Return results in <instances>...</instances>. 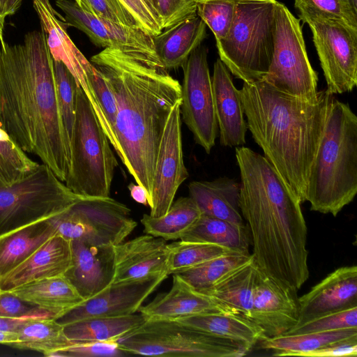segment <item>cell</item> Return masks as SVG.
<instances>
[{
  "mask_svg": "<svg viewBox=\"0 0 357 357\" xmlns=\"http://www.w3.org/2000/svg\"><path fill=\"white\" fill-rule=\"evenodd\" d=\"M90 62L114 94L121 161L146 190L149 203L159 145L172 109L181 102V85L155 50L106 47Z\"/></svg>",
  "mask_w": 357,
  "mask_h": 357,
  "instance_id": "cell-1",
  "label": "cell"
},
{
  "mask_svg": "<svg viewBox=\"0 0 357 357\" xmlns=\"http://www.w3.org/2000/svg\"><path fill=\"white\" fill-rule=\"evenodd\" d=\"M0 127L24 152L65 183L70 150L63 129L53 59L41 29L0 50Z\"/></svg>",
  "mask_w": 357,
  "mask_h": 357,
  "instance_id": "cell-2",
  "label": "cell"
},
{
  "mask_svg": "<svg viewBox=\"0 0 357 357\" xmlns=\"http://www.w3.org/2000/svg\"><path fill=\"white\" fill-rule=\"evenodd\" d=\"M235 156L241 176L239 208L255 262L264 273L296 292L310 275L302 203L264 155L237 146Z\"/></svg>",
  "mask_w": 357,
  "mask_h": 357,
  "instance_id": "cell-3",
  "label": "cell"
},
{
  "mask_svg": "<svg viewBox=\"0 0 357 357\" xmlns=\"http://www.w3.org/2000/svg\"><path fill=\"white\" fill-rule=\"evenodd\" d=\"M248 129L264 156L301 203L305 201L312 164L333 95L319 91L312 100L288 95L263 79L243 82L239 90Z\"/></svg>",
  "mask_w": 357,
  "mask_h": 357,
  "instance_id": "cell-4",
  "label": "cell"
},
{
  "mask_svg": "<svg viewBox=\"0 0 357 357\" xmlns=\"http://www.w3.org/2000/svg\"><path fill=\"white\" fill-rule=\"evenodd\" d=\"M357 193V117L333 96L312 164L305 201L310 210L335 217Z\"/></svg>",
  "mask_w": 357,
  "mask_h": 357,
  "instance_id": "cell-5",
  "label": "cell"
},
{
  "mask_svg": "<svg viewBox=\"0 0 357 357\" xmlns=\"http://www.w3.org/2000/svg\"><path fill=\"white\" fill-rule=\"evenodd\" d=\"M235 14L227 36L216 41L220 59L243 82L262 79L274 50L276 0H234Z\"/></svg>",
  "mask_w": 357,
  "mask_h": 357,
  "instance_id": "cell-6",
  "label": "cell"
},
{
  "mask_svg": "<svg viewBox=\"0 0 357 357\" xmlns=\"http://www.w3.org/2000/svg\"><path fill=\"white\" fill-rule=\"evenodd\" d=\"M110 142L79 85L70 139V166L65 184L87 197H108L118 162Z\"/></svg>",
  "mask_w": 357,
  "mask_h": 357,
  "instance_id": "cell-7",
  "label": "cell"
},
{
  "mask_svg": "<svg viewBox=\"0 0 357 357\" xmlns=\"http://www.w3.org/2000/svg\"><path fill=\"white\" fill-rule=\"evenodd\" d=\"M116 342L129 355L151 356L242 357L252 349L243 343L166 319H147Z\"/></svg>",
  "mask_w": 357,
  "mask_h": 357,
  "instance_id": "cell-8",
  "label": "cell"
},
{
  "mask_svg": "<svg viewBox=\"0 0 357 357\" xmlns=\"http://www.w3.org/2000/svg\"><path fill=\"white\" fill-rule=\"evenodd\" d=\"M81 196L70 190L45 164L13 184L0 187V234L50 218Z\"/></svg>",
  "mask_w": 357,
  "mask_h": 357,
  "instance_id": "cell-9",
  "label": "cell"
},
{
  "mask_svg": "<svg viewBox=\"0 0 357 357\" xmlns=\"http://www.w3.org/2000/svg\"><path fill=\"white\" fill-rule=\"evenodd\" d=\"M275 21L273 57L262 79L288 95L308 100L315 98L319 93L318 77L307 56L301 20L284 4L276 1Z\"/></svg>",
  "mask_w": 357,
  "mask_h": 357,
  "instance_id": "cell-10",
  "label": "cell"
},
{
  "mask_svg": "<svg viewBox=\"0 0 357 357\" xmlns=\"http://www.w3.org/2000/svg\"><path fill=\"white\" fill-rule=\"evenodd\" d=\"M55 234L69 241L116 245L137 223L125 204L108 197L81 196L73 204L50 218Z\"/></svg>",
  "mask_w": 357,
  "mask_h": 357,
  "instance_id": "cell-11",
  "label": "cell"
},
{
  "mask_svg": "<svg viewBox=\"0 0 357 357\" xmlns=\"http://www.w3.org/2000/svg\"><path fill=\"white\" fill-rule=\"evenodd\" d=\"M320 65L331 94L351 92L357 84V29L342 22L309 18Z\"/></svg>",
  "mask_w": 357,
  "mask_h": 357,
  "instance_id": "cell-12",
  "label": "cell"
},
{
  "mask_svg": "<svg viewBox=\"0 0 357 357\" xmlns=\"http://www.w3.org/2000/svg\"><path fill=\"white\" fill-rule=\"evenodd\" d=\"M208 50L199 45L182 64L181 115L197 144L210 153L218 135Z\"/></svg>",
  "mask_w": 357,
  "mask_h": 357,
  "instance_id": "cell-13",
  "label": "cell"
},
{
  "mask_svg": "<svg viewBox=\"0 0 357 357\" xmlns=\"http://www.w3.org/2000/svg\"><path fill=\"white\" fill-rule=\"evenodd\" d=\"M181 103L172 109L159 145L148 203L152 217L168 211L179 186L189 176L183 161Z\"/></svg>",
  "mask_w": 357,
  "mask_h": 357,
  "instance_id": "cell-14",
  "label": "cell"
},
{
  "mask_svg": "<svg viewBox=\"0 0 357 357\" xmlns=\"http://www.w3.org/2000/svg\"><path fill=\"white\" fill-rule=\"evenodd\" d=\"M168 275L112 282L96 296L84 300L56 321L62 326L92 317L126 316L135 313Z\"/></svg>",
  "mask_w": 357,
  "mask_h": 357,
  "instance_id": "cell-15",
  "label": "cell"
},
{
  "mask_svg": "<svg viewBox=\"0 0 357 357\" xmlns=\"http://www.w3.org/2000/svg\"><path fill=\"white\" fill-rule=\"evenodd\" d=\"M296 294L258 268L250 319L268 337L284 335L298 321Z\"/></svg>",
  "mask_w": 357,
  "mask_h": 357,
  "instance_id": "cell-16",
  "label": "cell"
},
{
  "mask_svg": "<svg viewBox=\"0 0 357 357\" xmlns=\"http://www.w3.org/2000/svg\"><path fill=\"white\" fill-rule=\"evenodd\" d=\"M56 5L64 13L68 26L84 32L98 47L154 50L153 36L139 28L96 16L82 9L74 1L56 0Z\"/></svg>",
  "mask_w": 357,
  "mask_h": 357,
  "instance_id": "cell-17",
  "label": "cell"
},
{
  "mask_svg": "<svg viewBox=\"0 0 357 357\" xmlns=\"http://www.w3.org/2000/svg\"><path fill=\"white\" fill-rule=\"evenodd\" d=\"M71 266L65 276L84 300L110 285L115 275L114 245L70 241Z\"/></svg>",
  "mask_w": 357,
  "mask_h": 357,
  "instance_id": "cell-18",
  "label": "cell"
},
{
  "mask_svg": "<svg viewBox=\"0 0 357 357\" xmlns=\"http://www.w3.org/2000/svg\"><path fill=\"white\" fill-rule=\"evenodd\" d=\"M298 303L297 324L357 306V266H347L335 269L298 298Z\"/></svg>",
  "mask_w": 357,
  "mask_h": 357,
  "instance_id": "cell-19",
  "label": "cell"
},
{
  "mask_svg": "<svg viewBox=\"0 0 357 357\" xmlns=\"http://www.w3.org/2000/svg\"><path fill=\"white\" fill-rule=\"evenodd\" d=\"M114 282L170 274L169 248L162 238L146 234L114 245Z\"/></svg>",
  "mask_w": 357,
  "mask_h": 357,
  "instance_id": "cell-20",
  "label": "cell"
},
{
  "mask_svg": "<svg viewBox=\"0 0 357 357\" xmlns=\"http://www.w3.org/2000/svg\"><path fill=\"white\" fill-rule=\"evenodd\" d=\"M211 82L220 143L225 147L243 146L248 126L239 90L220 58L214 63Z\"/></svg>",
  "mask_w": 357,
  "mask_h": 357,
  "instance_id": "cell-21",
  "label": "cell"
},
{
  "mask_svg": "<svg viewBox=\"0 0 357 357\" xmlns=\"http://www.w3.org/2000/svg\"><path fill=\"white\" fill-rule=\"evenodd\" d=\"M70 241L54 234L11 271L0 278V292L55 276L63 275L71 266Z\"/></svg>",
  "mask_w": 357,
  "mask_h": 357,
  "instance_id": "cell-22",
  "label": "cell"
},
{
  "mask_svg": "<svg viewBox=\"0 0 357 357\" xmlns=\"http://www.w3.org/2000/svg\"><path fill=\"white\" fill-rule=\"evenodd\" d=\"M172 275L169 291L158 294L151 302L139 309L147 319L176 320L211 312L238 314L227 305L194 290L176 274Z\"/></svg>",
  "mask_w": 357,
  "mask_h": 357,
  "instance_id": "cell-23",
  "label": "cell"
},
{
  "mask_svg": "<svg viewBox=\"0 0 357 357\" xmlns=\"http://www.w3.org/2000/svg\"><path fill=\"white\" fill-rule=\"evenodd\" d=\"M33 5L52 59L62 62L76 82L86 77L93 65L74 44L67 32L68 24L58 17L50 0H33Z\"/></svg>",
  "mask_w": 357,
  "mask_h": 357,
  "instance_id": "cell-24",
  "label": "cell"
},
{
  "mask_svg": "<svg viewBox=\"0 0 357 357\" xmlns=\"http://www.w3.org/2000/svg\"><path fill=\"white\" fill-rule=\"evenodd\" d=\"M8 291L56 320L84 301L65 275L33 281Z\"/></svg>",
  "mask_w": 357,
  "mask_h": 357,
  "instance_id": "cell-25",
  "label": "cell"
},
{
  "mask_svg": "<svg viewBox=\"0 0 357 357\" xmlns=\"http://www.w3.org/2000/svg\"><path fill=\"white\" fill-rule=\"evenodd\" d=\"M190 197L202 214L244 224L239 208L240 184L228 177L213 181H192L188 185Z\"/></svg>",
  "mask_w": 357,
  "mask_h": 357,
  "instance_id": "cell-26",
  "label": "cell"
},
{
  "mask_svg": "<svg viewBox=\"0 0 357 357\" xmlns=\"http://www.w3.org/2000/svg\"><path fill=\"white\" fill-rule=\"evenodd\" d=\"M206 36V25L197 14L153 36L155 52L167 70L181 67Z\"/></svg>",
  "mask_w": 357,
  "mask_h": 357,
  "instance_id": "cell-27",
  "label": "cell"
},
{
  "mask_svg": "<svg viewBox=\"0 0 357 357\" xmlns=\"http://www.w3.org/2000/svg\"><path fill=\"white\" fill-rule=\"evenodd\" d=\"M54 234L50 218L1 234L0 278L20 264Z\"/></svg>",
  "mask_w": 357,
  "mask_h": 357,
  "instance_id": "cell-28",
  "label": "cell"
},
{
  "mask_svg": "<svg viewBox=\"0 0 357 357\" xmlns=\"http://www.w3.org/2000/svg\"><path fill=\"white\" fill-rule=\"evenodd\" d=\"M175 321L214 336L243 343L251 349L266 337L263 330L253 321L236 314L205 313Z\"/></svg>",
  "mask_w": 357,
  "mask_h": 357,
  "instance_id": "cell-29",
  "label": "cell"
},
{
  "mask_svg": "<svg viewBox=\"0 0 357 357\" xmlns=\"http://www.w3.org/2000/svg\"><path fill=\"white\" fill-rule=\"evenodd\" d=\"M257 271L258 267L252 257L200 293L212 297L237 314L250 319Z\"/></svg>",
  "mask_w": 357,
  "mask_h": 357,
  "instance_id": "cell-30",
  "label": "cell"
},
{
  "mask_svg": "<svg viewBox=\"0 0 357 357\" xmlns=\"http://www.w3.org/2000/svg\"><path fill=\"white\" fill-rule=\"evenodd\" d=\"M147 320L139 312L120 317H92L66 326L64 333L72 344L117 341Z\"/></svg>",
  "mask_w": 357,
  "mask_h": 357,
  "instance_id": "cell-31",
  "label": "cell"
},
{
  "mask_svg": "<svg viewBox=\"0 0 357 357\" xmlns=\"http://www.w3.org/2000/svg\"><path fill=\"white\" fill-rule=\"evenodd\" d=\"M181 241L217 244L233 251L250 254L248 227L202 214L196 223L180 238Z\"/></svg>",
  "mask_w": 357,
  "mask_h": 357,
  "instance_id": "cell-32",
  "label": "cell"
},
{
  "mask_svg": "<svg viewBox=\"0 0 357 357\" xmlns=\"http://www.w3.org/2000/svg\"><path fill=\"white\" fill-rule=\"evenodd\" d=\"M202 215L201 210L190 197H181L172 203L164 215L155 218L144 214L141 223L146 234L165 241L177 240L196 223Z\"/></svg>",
  "mask_w": 357,
  "mask_h": 357,
  "instance_id": "cell-33",
  "label": "cell"
},
{
  "mask_svg": "<svg viewBox=\"0 0 357 357\" xmlns=\"http://www.w3.org/2000/svg\"><path fill=\"white\" fill-rule=\"evenodd\" d=\"M17 341L10 346L30 349L50 356L72 343L64 333V327L52 318L32 319L24 323L16 331Z\"/></svg>",
  "mask_w": 357,
  "mask_h": 357,
  "instance_id": "cell-34",
  "label": "cell"
},
{
  "mask_svg": "<svg viewBox=\"0 0 357 357\" xmlns=\"http://www.w3.org/2000/svg\"><path fill=\"white\" fill-rule=\"evenodd\" d=\"M357 337V328H347L325 332L301 334H284L265 337L261 340V348L273 350V356H302L332 342Z\"/></svg>",
  "mask_w": 357,
  "mask_h": 357,
  "instance_id": "cell-35",
  "label": "cell"
},
{
  "mask_svg": "<svg viewBox=\"0 0 357 357\" xmlns=\"http://www.w3.org/2000/svg\"><path fill=\"white\" fill-rule=\"evenodd\" d=\"M252 257V253L223 255L172 274L178 275L194 290L202 292L210 288L226 273Z\"/></svg>",
  "mask_w": 357,
  "mask_h": 357,
  "instance_id": "cell-36",
  "label": "cell"
},
{
  "mask_svg": "<svg viewBox=\"0 0 357 357\" xmlns=\"http://www.w3.org/2000/svg\"><path fill=\"white\" fill-rule=\"evenodd\" d=\"M168 248L170 274L223 255L239 253L217 244L181 240L168 244Z\"/></svg>",
  "mask_w": 357,
  "mask_h": 357,
  "instance_id": "cell-37",
  "label": "cell"
},
{
  "mask_svg": "<svg viewBox=\"0 0 357 357\" xmlns=\"http://www.w3.org/2000/svg\"><path fill=\"white\" fill-rule=\"evenodd\" d=\"M38 163L31 159L0 127V187L21 180Z\"/></svg>",
  "mask_w": 357,
  "mask_h": 357,
  "instance_id": "cell-38",
  "label": "cell"
},
{
  "mask_svg": "<svg viewBox=\"0 0 357 357\" xmlns=\"http://www.w3.org/2000/svg\"><path fill=\"white\" fill-rule=\"evenodd\" d=\"M53 65L61 116L70 150V139L75 117L77 83L62 62L53 59Z\"/></svg>",
  "mask_w": 357,
  "mask_h": 357,
  "instance_id": "cell-39",
  "label": "cell"
},
{
  "mask_svg": "<svg viewBox=\"0 0 357 357\" xmlns=\"http://www.w3.org/2000/svg\"><path fill=\"white\" fill-rule=\"evenodd\" d=\"M234 0H198L197 15L213 33L215 40L229 32L235 14Z\"/></svg>",
  "mask_w": 357,
  "mask_h": 357,
  "instance_id": "cell-40",
  "label": "cell"
},
{
  "mask_svg": "<svg viewBox=\"0 0 357 357\" xmlns=\"http://www.w3.org/2000/svg\"><path fill=\"white\" fill-rule=\"evenodd\" d=\"M357 328V306L328 313L291 328L285 334H301Z\"/></svg>",
  "mask_w": 357,
  "mask_h": 357,
  "instance_id": "cell-41",
  "label": "cell"
},
{
  "mask_svg": "<svg viewBox=\"0 0 357 357\" xmlns=\"http://www.w3.org/2000/svg\"><path fill=\"white\" fill-rule=\"evenodd\" d=\"M294 6L303 22L309 18H320L349 25L339 0H294Z\"/></svg>",
  "mask_w": 357,
  "mask_h": 357,
  "instance_id": "cell-42",
  "label": "cell"
},
{
  "mask_svg": "<svg viewBox=\"0 0 357 357\" xmlns=\"http://www.w3.org/2000/svg\"><path fill=\"white\" fill-rule=\"evenodd\" d=\"M79 6L96 16L124 26L139 28L133 17L119 0H80Z\"/></svg>",
  "mask_w": 357,
  "mask_h": 357,
  "instance_id": "cell-43",
  "label": "cell"
},
{
  "mask_svg": "<svg viewBox=\"0 0 357 357\" xmlns=\"http://www.w3.org/2000/svg\"><path fill=\"white\" fill-rule=\"evenodd\" d=\"M198 0H153L162 29H168L197 14Z\"/></svg>",
  "mask_w": 357,
  "mask_h": 357,
  "instance_id": "cell-44",
  "label": "cell"
},
{
  "mask_svg": "<svg viewBox=\"0 0 357 357\" xmlns=\"http://www.w3.org/2000/svg\"><path fill=\"white\" fill-rule=\"evenodd\" d=\"M93 92L111 129L114 132L117 108L116 100L101 73L93 68L87 74ZM116 135V134H115Z\"/></svg>",
  "mask_w": 357,
  "mask_h": 357,
  "instance_id": "cell-45",
  "label": "cell"
},
{
  "mask_svg": "<svg viewBox=\"0 0 357 357\" xmlns=\"http://www.w3.org/2000/svg\"><path fill=\"white\" fill-rule=\"evenodd\" d=\"M129 354L119 347L116 341H110L71 344L61 351L52 354L50 356L93 357L123 356Z\"/></svg>",
  "mask_w": 357,
  "mask_h": 357,
  "instance_id": "cell-46",
  "label": "cell"
},
{
  "mask_svg": "<svg viewBox=\"0 0 357 357\" xmlns=\"http://www.w3.org/2000/svg\"><path fill=\"white\" fill-rule=\"evenodd\" d=\"M133 17L139 27L151 36L163 30L158 17L151 11L142 0H119Z\"/></svg>",
  "mask_w": 357,
  "mask_h": 357,
  "instance_id": "cell-47",
  "label": "cell"
},
{
  "mask_svg": "<svg viewBox=\"0 0 357 357\" xmlns=\"http://www.w3.org/2000/svg\"><path fill=\"white\" fill-rule=\"evenodd\" d=\"M42 311L9 291L0 292V317L17 318Z\"/></svg>",
  "mask_w": 357,
  "mask_h": 357,
  "instance_id": "cell-48",
  "label": "cell"
},
{
  "mask_svg": "<svg viewBox=\"0 0 357 357\" xmlns=\"http://www.w3.org/2000/svg\"><path fill=\"white\" fill-rule=\"evenodd\" d=\"M357 356V337L332 342L303 354L304 357H340Z\"/></svg>",
  "mask_w": 357,
  "mask_h": 357,
  "instance_id": "cell-49",
  "label": "cell"
},
{
  "mask_svg": "<svg viewBox=\"0 0 357 357\" xmlns=\"http://www.w3.org/2000/svg\"><path fill=\"white\" fill-rule=\"evenodd\" d=\"M39 318L54 319L50 314L45 311L17 318L0 317V331L15 332L26 321Z\"/></svg>",
  "mask_w": 357,
  "mask_h": 357,
  "instance_id": "cell-50",
  "label": "cell"
},
{
  "mask_svg": "<svg viewBox=\"0 0 357 357\" xmlns=\"http://www.w3.org/2000/svg\"><path fill=\"white\" fill-rule=\"evenodd\" d=\"M23 0H0V42L3 47L6 42L3 38V28L6 18L17 12Z\"/></svg>",
  "mask_w": 357,
  "mask_h": 357,
  "instance_id": "cell-51",
  "label": "cell"
},
{
  "mask_svg": "<svg viewBox=\"0 0 357 357\" xmlns=\"http://www.w3.org/2000/svg\"><path fill=\"white\" fill-rule=\"evenodd\" d=\"M350 26L357 29V0H339Z\"/></svg>",
  "mask_w": 357,
  "mask_h": 357,
  "instance_id": "cell-52",
  "label": "cell"
},
{
  "mask_svg": "<svg viewBox=\"0 0 357 357\" xmlns=\"http://www.w3.org/2000/svg\"><path fill=\"white\" fill-rule=\"evenodd\" d=\"M128 188L130 196L135 202L145 206L148 205V194L144 187L137 183H130Z\"/></svg>",
  "mask_w": 357,
  "mask_h": 357,
  "instance_id": "cell-53",
  "label": "cell"
},
{
  "mask_svg": "<svg viewBox=\"0 0 357 357\" xmlns=\"http://www.w3.org/2000/svg\"><path fill=\"white\" fill-rule=\"evenodd\" d=\"M17 335L16 331H0V344L10 346L17 341Z\"/></svg>",
  "mask_w": 357,
  "mask_h": 357,
  "instance_id": "cell-54",
  "label": "cell"
},
{
  "mask_svg": "<svg viewBox=\"0 0 357 357\" xmlns=\"http://www.w3.org/2000/svg\"><path fill=\"white\" fill-rule=\"evenodd\" d=\"M142 1L148 6V8L151 10V11L158 17V19L160 20V22L161 23L160 19L156 10H155V8L153 0H142Z\"/></svg>",
  "mask_w": 357,
  "mask_h": 357,
  "instance_id": "cell-55",
  "label": "cell"
},
{
  "mask_svg": "<svg viewBox=\"0 0 357 357\" xmlns=\"http://www.w3.org/2000/svg\"><path fill=\"white\" fill-rule=\"evenodd\" d=\"M74 1L79 6L80 4V0H74Z\"/></svg>",
  "mask_w": 357,
  "mask_h": 357,
  "instance_id": "cell-56",
  "label": "cell"
}]
</instances>
